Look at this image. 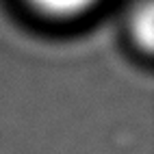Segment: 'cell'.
Instances as JSON below:
<instances>
[{
  "mask_svg": "<svg viewBox=\"0 0 154 154\" xmlns=\"http://www.w3.org/2000/svg\"><path fill=\"white\" fill-rule=\"evenodd\" d=\"M96 0H28L30 7L52 17H72L87 11Z\"/></svg>",
  "mask_w": 154,
  "mask_h": 154,
  "instance_id": "6da1fadb",
  "label": "cell"
}]
</instances>
